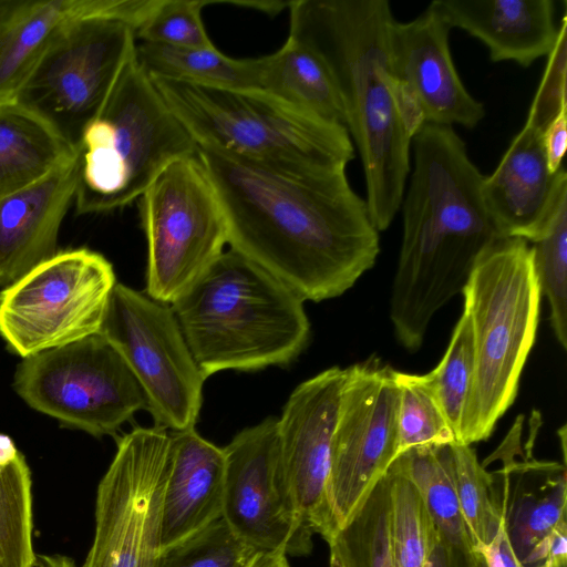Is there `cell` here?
I'll use <instances>...</instances> for the list:
<instances>
[{"instance_id": "1", "label": "cell", "mask_w": 567, "mask_h": 567, "mask_svg": "<svg viewBox=\"0 0 567 567\" xmlns=\"http://www.w3.org/2000/svg\"><path fill=\"white\" fill-rule=\"evenodd\" d=\"M230 249L305 301L341 296L375 264L379 231L347 165H285L197 147Z\"/></svg>"}, {"instance_id": "2", "label": "cell", "mask_w": 567, "mask_h": 567, "mask_svg": "<svg viewBox=\"0 0 567 567\" xmlns=\"http://www.w3.org/2000/svg\"><path fill=\"white\" fill-rule=\"evenodd\" d=\"M289 38L312 49L339 89L346 128L359 151L367 205L378 231L401 207L412 142L424 125L392 62L394 17L386 0H295Z\"/></svg>"}, {"instance_id": "3", "label": "cell", "mask_w": 567, "mask_h": 567, "mask_svg": "<svg viewBox=\"0 0 567 567\" xmlns=\"http://www.w3.org/2000/svg\"><path fill=\"white\" fill-rule=\"evenodd\" d=\"M303 303L278 278L229 249L171 307L207 379L293 362L310 339Z\"/></svg>"}, {"instance_id": "4", "label": "cell", "mask_w": 567, "mask_h": 567, "mask_svg": "<svg viewBox=\"0 0 567 567\" xmlns=\"http://www.w3.org/2000/svg\"><path fill=\"white\" fill-rule=\"evenodd\" d=\"M473 333L474 374L460 442L487 440L515 401L534 346L542 292L527 240L503 237L478 259L463 290Z\"/></svg>"}, {"instance_id": "5", "label": "cell", "mask_w": 567, "mask_h": 567, "mask_svg": "<svg viewBox=\"0 0 567 567\" xmlns=\"http://www.w3.org/2000/svg\"><path fill=\"white\" fill-rule=\"evenodd\" d=\"M76 214H101L140 198L177 158L197 145L166 105L135 52L120 72L105 102L86 125L76 148Z\"/></svg>"}, {"instance_id": "6", "label": "cell", "mask_w": 567, "mask_h": 567, "mask_svg": "<svg viewBox=\"0 0 567 567\" xmlns=\"http://www.w3.org/2000/svg\"><path fill=\"white\" fill-rule=\"evenodd\" d=\"M197 147L285 165H348L346 127L261 90L150 78Z\"/></svg>"}, {"instance_id": "7", "label": "cell", "mask_w": 567, "mask_h": 567, "mask_svg": "<svg viewBox=\"0 0 567 567\" xmlns=\"http://www.w3.org/2000/svg\"><path fill=\"white\" fill-rule=\"evenodd\" d=\"M138 206L147 244L145 293L172 305L227 244L224 213L197 153L167 165Z\"/></svg>"}, {"instance_id": "8", "label": "cell", "mask_w": 567, "mask_h": 567, "mask_svg": "<svg viewBox=\"0 0 567 567\" xmlns=\"http://www.w3.org/2000/svg\"><path fill=\"white\" fill-rule=\"evenodd\" d=\"M87 248L56 252L0 293V337L21 359L101 332L116 285Z\"/></svg>"}, {"instance_id": "9", "label": "cell", "mask_w": 567, "mask_h": 567, "mask_svg": "<svg viewBox=\"0 0 567 567\" xmlns=\"http://www.w3.org/2000/svg\"><path fill=\"white\" fill-rule=\"evenodd\" d=\"M13 389L33 410L96 437L147 410L141 385L101 333L23 358Z\"/></svg>"}, {"instance_id": "10", "label": "cell", "mask_w": 567, "mask_h": 567, "mask_svg": "<svg viewBox=\"0 0 567 567\" xmlns=\"http://www.w3.org/2000/svg\"><path fill=\"white\" fill-rule=\"evenodd\" d=\"M171 433L135 426L117 440L95 498L94 536L81 567H159Z\"/></svg>"}, {"instance_id": "11", "label": "cell", "mask_w": 567, "mask_h": 567, "mask_svg": "<svg viewBox=\"0 0 567 567\" xmlns=\"http://www.w3.org/2000/svg\"><path fill=\"white\" fill-rule=\"evenodd\" d=\"M141 385L157 426H195L203 404L202 374L168 303L117 282L100 332Z\"/></svg>"}, {"instance_id": "12", "label": "cell", "mask_w": 567, "mask_h": 567, "mask_svg": "<svg viewBox=\"0 0 567 567\" xmlns=\"http://www.w3.org/2000/svg\"><path fill=\"white\" fill-rule=\"evenodd\" d=\"M135 48L134 28L125 22L75 21L49 47L16 101L76 150Z\"/></svg>"}, {"instance_id": "13", "label": "cell", "mask_w": 567, "mask_h": 567, "mask_svg": "<svg viewBox=\"0 0 567 567\" xmlns=\"http://www.w3.org/2000/svg\"><path fill=\"white\" fill-rule=\"evenodd\" d=\"M396 370L378 357L346 368L332 434L328 497L342 528L398 455Z\"/></svg>"}, {"instance_id": "14", "label": "cell", "mask_w": 567, "mask_h": 567, "mask_svg": "<svg viewBox=\"0 0 567 567\" xmlns=\"http://www.w3.org/2000/svg\"><path fill=\"white\" fill-rule=\"evenodd\" d=\"M277 421L268 416L223 447V518L258 553L306 556L313 547V532L299 515L284 473Z\"/></svg>"}, {"instance_id": "15", "label": "cell", "mask_w": 567, "mask_h": 567, "mask_svg": "<svg viewBox=\"0 0 567 567\" xmlns=\"http://www.w3.org/2000/svg\"><path fill=\"white\" fill-rule=\"evenodd\" d=\"M346 369L331 367L290 393L277 421L280 461L297 511L327 543L336 534L328 483L332 434Z\"/></svg>"}, {"instance_id": "16", "label": "cell", "mask_w": 567, "mask_h": 567, "mask_svg": "<svg viewBox=\"0 0 567 567\" xmlns=\"http://www.w3.org/2000/svg\"><path fill=\"white\" fill-rule=\"evenodd\" d=\"M451 29L432 3L409 22L394 20L390 32L392 62L424 124L473 128L484 118L485 109L457 73L449 44Z\"/></svg>"}, {"instance_id": "17", "label": "cell", "mask_w": 567, "mask_h": 567, "mask_svg": "<svg viewBox=\"0 0 567 567\" xmlns=\"http://www.w3.org/2000/svg\"><path fill=\"white\" fill-rule=\"evenodd\" d=\"M78 153L41 179L0 198V289L54 256L61 225L74 204Z\"/></svg>"}, {"instance_id": "18", "label": "cell", "mask_w": 567, "mask_h": 567, "mask_svg": "<svg viewBox=\"0 0 567 567\" xmlns=\"http://www.w3.org/2000/svg\"><path fill=\"white\" fill-rule=\"evenodd\" d=\"M138 0L0 1V103L16 101L24 82L59 34L91 18L134 24Z\"/></svg>"}, {"instance_id": "19", "label": "cell", "mask_w": 567, "mask_h": 567, "mask_svg": "<svg viewBox=\"0 0 567 567\" xmlns=\"http://www.w3.org/2000/svg\"><path fill=\"white\" fill-rule=\"evenodd\" d=\"M544 131L527 117L495 171L483 178L482 196L502 237L530 243L546 223L557 173L548 169Z\"/></svg>"}, {"instance_id": "20", "label": "cell", "mask_w": 567, "mask_h": 567, "mask_svg": "<svg viewBox=\"0 0 567 567\" xmlns=\"http://www.w3.org/2000/svg\"><path fill=\"white\" fill-rule=\"evenodd\" d=\"M505 532L524 567H539L567 524L566 462L507 461L498 473Z\"/></svg>"}, {"instance_id": "21", "label": "cell", "mask_w": 567, "mask_h": 567, "mask_svg": "<svg viewBox=\"0 0 567 567\" xmlns=\"http://www.w3.org/2000/svg\"><path fill=\"white\" fill-rule=\"evenodd\" d=\"M451 28L482 41L493 62L529 66L555 47L559 27L553 0H434Z\"/></svg>"}, {"instance_id": "22", "label": "cell", "mask_w": 567, "mask_h": 567, "mask_svg": "<svg viewBox=\"0 0 567 567\" xmlns=\"http://www.w3.org/2000/svg\"><path fill=\"white\" fill-rule=\"evenodd\" d=\"M225 453L195 427L171 433L162 499L163 548L223 517Z\"/></svg>"}, {"instance_id": "23", "label": "cell", "mask_w": 567, "mask_h": 567, "mask_svg": "<svg viewBox=\"0 0 567 567\" xmlns=\"http://www.w3.org/2000/svg\"><path fill=\"white\" fill-rule=\"evenodd\" d=\"M254 62L255 89L346 127V111L337 83L312 49L288 37L279 50L254 58Z\"/></svg>"}, {"instance_id": "24", "label": "cell", "mask_w": 567, "mask_h": 567, "mask_svg": "<svg viewBox=\"0 0 567 567\" xmlns=\"http://www.w3.org/2000/svg\"><path fill=\"white\" fill-rule=\"evenodd\" d=\"M76 153L28 107L17 101L0 103V198L41 179Z\"/></svg>"}, {"instance_id": "25", "label": "cell", "mask_w": 567, "mask_h": 567, "mask_svg": "<svg viewBox=\"0 0 567 567\" xmlns=\"http://www.w3.org/2000/svg\"><path fill=\"white\" fill-rule=\"evenodd\" d=\"M391 465L416 487L441 537L452 545L475 549L458 504L451 444L410 449Z\"/></svg>"}, {"instance_id": "26", "label": "cell", "mask_w": 567, "mask_h": 567, "mask_svg": "<svg viewBox=\"0 0 567 567\" xmlns=\"http://www.w3.org/2000/svg\"><path fill=\"white\" fill-rule=\"evenodd\" d=\"M135 59L150 78L223 87L255 89L254 59H234L209 48L141 42Z\"/></svg>"}, {"instance_id": "27", "label": "cell", "mask_w": 567, "mask_h": 567, "mask_svg": "<svg viewBox=\"0 0 567 567\" xmlns=\"http://www.w3.org/2000/svg\"><path fill=\"white\" fill-rule=\"evenodd\" d=\"M32 480L12 439L0 434V567H31Z\"/></svg>"}, {"instance_id": "28", "label": "cell", "mask_w": 567, "mask_h": 567, "mask_svg": "<svg viewBox=\"0 0 567 567\" xmlns=\"http://www.w3.org/2000/svg\"><path fill=\"white\" fill-rule=\"evenodd\" d=\"M542 296L550 308V326L558 343L567 349V175L561 166L539 235L530 241Z\"/></svg>"}, {"instance_id": "29", "label": "cell", "mask_w": 567, "mask_h": 567, "mask_svg": "<svg viewBox=\"0 0 567 567\" xmlns=\"http://www.w3.org/2000/svg\"><path fill=\"white\" fill-rule=\"evenodd\" d=\"M390 512V480L386 472L350 520L328 542L330 566L394 567Z\"/></svg>"}, {"instance_id": "30", "label": "cell", "mask_w": 567, "mask_h": 567, "mask_svg": "<svg viewBox=\"0 0 567 567\" xmlns=\"http://www.w3.org/2000/svg\"><path fill=\"white\" fill-rule=\"evenodd\" d=\"M451 457L461 513L476 550L488 545L503 525L497 481L471 445L451 444Z\"/></svg>"}, {"instance_id": "31", "label": "cell", "mask_w": 567, "mask_h": 567, "mask_svg": "<svg viewBox=\"0 0 567 567\" xmlns=\"http://www.w3.org/2000/svg\"><path fill=\"white\" fill-rule=\"evenodd\" d=\"M390 540L394 567H425L439 530L413 483L390 465Z\"/></svg>"}, {"instance_id": "32", "label": "cell", "mask_w": 567, "mask_h": 567, "mask_svg": "<svg viewBox=\"0 0 567 567\" xmlns=\"http://www.w3.org/2000/svg\"><path fill=\"white\" fill-rule=\"evenodd\" d=\"M395 379L399 389L398 455L413 447L456 443L425 374L396 371Z\"/></svg>"}, {"instance_id": "33", "label": "cell", "mask_w": 567, "mask_h": 567, "mask_svg": "<svg viewBox=\"0 0 567 567\" xmlns=\"http://www.w3.org/2000/svg\"><path fill=\"white\" fill-rule=\"evenodd\" d=\"M474 374V346L470 317L463 310L440 363L425 374L460 442L463 415Z\"/></svg>"}, {"instance_id": "34", "label": "cell", "mask_w": 567, "mask_h": 567, "mask_svg": "<svg viewBox=\"0 0 567 567\" xmlns=\"http://www.w3.org/2000/svg\"><path fill=\"white\" fill-rule=\"evenodd\" d=\"M259 554L220 517L165 547L159 567H250Z\"/></svg>"}, {"instance_id": "35", "label": "cell", "mask_w": 567, "mask_h": 567, "mask_svg": "<svg viewBox=\"0 0 567 567\" xmlns=\"http://www.w3.org/2000/svg\"><path fill=\"white\" fill-rule=\"evenodd\" d=\"M210 3L207 0H156L135 30V38L141 42L174 47H214L202 20V9Z\"/></svg>"}, {"instance_id": "36", "label": "cell", "mask_w": 567, "mask_h": 567, "mask_svg": "<svg viewBox=\"0 0 567 567\" xmlns=\"http://www.w3.org/2000/svg\"><path fill=\"white\" fill-rule=\"evenodd\" d=\"M543 144L550 174L561 167L567 147V104L549 122L543 133Z\"/></svg>"}, {"instance_id": "37", "label": "cell", "mask_w": 567, "mask_h": 567, "mask_svg": "<svg viewBox=\"0 0 567 567\" xmlns=\"http://www.w3.org/2000/svg\"><path fill=\"white\" fill-rule=\"evenodd\" d=\"M425 567H485V564L475 549L452 545L440 535Z\"/></svg>"}, {"instance_id": "38", "label": "cell", "mask_w": 567, "mask_h": 567, "mask_svg": "<svg viewBox=\"0 0 567 567\" xmlns=\"http://www.w3.org/2000/svg\"><path fill=\"white\" fill-rule=\"evenodd\" d=\"M229 3L237 4L240 7H248L251 9L259 10L270 16H276L284 9L289 7L290 1H214V3Z\"/></svg>"}, {"instance_id": "39", "label": "cell", "mask_w": 567, "mask_h": 567, "mask_svg": "<svg viewBox=\"0 0 567 567\" xmlns=\"http://www.w3.org/2000/svg\"><path fill=\"white\" fill-rule=\"evenodd\" d=\"M31 567H76V565L73 559L64 555L37 554Z\"/></svg>"}, {"instance_id": "40", "label": "cell", "mask_w": 567, "mask_h": 567, "mask_svg": "<svg viewBox=\"0 0 567 567\" xmlns=\"http://www.w3.org/2000/svg\"><path fill=\"white\" fill-rule=\"evenodd\" d=\"M250 567H290L284 554H259Z\"/></svg>"}, {"instance_id": "41", "label": "cell", "mask_w": 567, "mask_h": 567, "mask_svg": "<svg viewBox=\"0 0 567 567\" xmlns=\"http://www.w3.org/2000/svg\"><path fill=\"white\" fill-rule=\"evenodd\" d=\"M539 567H567V563H545Z\"/></svg>"}, {"instance_id": "42", "label": "cell", "mask_w": 567, "mask_h": 567, "mask_svg": "<svg viewBox=\"0 0 567 567\" xmlns=\"http://www.w3.org/2000/svg\"><path fill=\"white\" fill-rule=\"evenodd\" d=\"M331 567V566H330Z\"/></svg>"}]
</instances>
